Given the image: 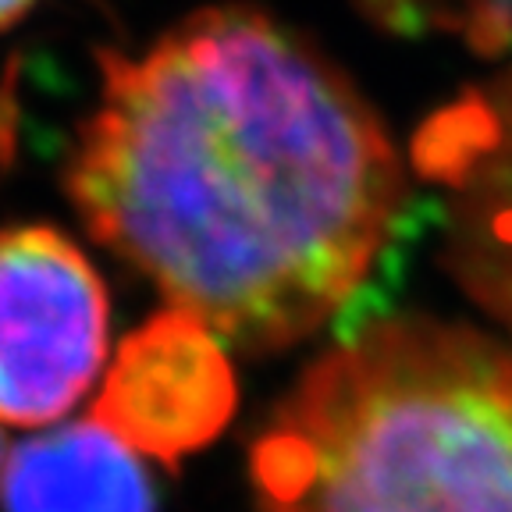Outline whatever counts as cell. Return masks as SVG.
<instances>
[{
  "instance_id": "6da1fadb",
  "label": "cell",
  "mask_w": 512,
  "mask_h": 512,
  "mask_svg": "<svg viewBox=\"0 0 512 512\" xmlns=\"http://www.w3.org/2000/svg\"><path fill=\"white\" fill-rule=\"evenodd\" d=\"M64 189L214 338L271 352L360 288L402 203L392 139L317 47L242 4L104 54Z\"/></svg>"
},
{
  "instance_id": "7a4b0ae2",
  "label": "cell",
  "mask_w": 512,
  "mask_h": 512,
  "mask_svg": "<svg viewBox=\"0 0 512 512\" xmlns=\"http://www.w3.org/2000/svg\"><path fill=\"white\" fill-rule=\"evenodd\" d=\"M253 488L260 512H512V342L374 324L288 392Z\"/></svg>"
},
{
  "instance_id": "3957f363",
  "label": "cell",
  "mask_w": 512,
  "mask_h": 512,
  "mask_svg": "<svg viewBox=\"0 0 512 512\" xmlns=\"http://www.w3.org/2000/svg\"><path fill=\"white\" fill-rule=\"evenodd\" d=\"M104 278L47 224L0 232V424L47 427L107 360Z\"/></svg>"
},
{
  "instance_id": "277c9868",
  "label": "cell",
  "mask_w": 512,
  "mask_h": 512,
  "mask_svg": "<svg viewBox=\"0 0 512 512\" xmlns=\"http://www.w3.org/2000/svg\"><path fill=\"white\" fill-rule=\"evenodd\" d=\"M413 153L445 192L459 281L512 335V68L434 114Z\"/></svg>"
},
{
  "instance_id": "5b68a950",
  "label": "cell",
  "mask_w": 512,
  "mask_h": 512,
  "mask_svg": "<svg viewBox=\"0 0 512 512\" xmlns=\"http://www.w3.org/2000/svg\"><path fill=\"white\" fill-rule=\"evenodd\" d=\"M235 409L224 342L200 320L168 310L114 356L93 416L136 456L178 463L221 434Z\"/></svg>"
},
{
  "instance_id": "8992f818",
  "label": "cell",
  "mask_w": 512,
  "mask_h": 512,
  "mask_svg": "<svg viewBox=\"0 0 512 512\" xmlns=\"http://www.w3.org/2000/svg\"><path fill=\"white\" fill-rule=\"evenodd\" d=\"M4 512H157L146 470L96 420L36 434L0 473Z\"/></svg>"
},
{
  "instance_id": "52a82bcc",
  "label": "cell",
  "mask_w": 512,
  "mask_h": 512,
  "mask_svg": "<svg viewBox=\"0 0 512 512\" xmlns=\"http://www.w3.org/2000/svg\"><path fill=\"white\" fill-rule=\"evenodd\" d=\"M32 4H36V0H0V32L11 29L15 22H22Z\"/></svg>"
},
{
  "instance_id": "ba28073f",
  "label": "cell",
  "mask_w": 512,
  "mask_h": 512,
  "mask_svg": "<svg viewBox=\"0 0 512 512\" xmlns=\"http://www.w3.org/2000/svg\"><path fill=\"white\" fill-rule=\"evenodd\" d=\"M4 463H8V459H4V445H0V473H4Z\"/></svg>"
}]
</instances>
